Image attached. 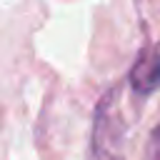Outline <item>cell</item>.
Listing matches in <instances>:
<instances>
[{
    "label": "cell",
    "mask_w": 160,
    "mask_h": 160,
    "mask_svg": "<svg viewBox=\"0 0 160 160\" xmlns=\"http://www.w3.org/2000/svg\"><path fill=\"white\" fill-rule=\"evenodd\" d=\"M120 138H122V125L120 115L115 108V92L105 95L98 115H95V132H92V152L98 160H120Z\"/></svg>",
    "instance_id": "cell-1"
},
{
    "label": "cell",
    "mask_w": 160,
    "mask_h": 160,
    "mask_svg": "<svg viewBox=\"0 0 160 160\" xmlns=\"http://www.w3.org/2000/svg\"><path fill=\"white\" fill-rule=\"evenodd\" d=\"M148 160H160V130H155L150 148H148Z\"/></svg>",
    "instance_id": "cell-3"
},
{
    "label": "cell",
    "mask_w": 160,
    "mask_h": 160,
    "mask_svg": "<svg viewBox=\"0 0 160 160\" xmlns=\"http://www.w3.org/2000/svg\"><path fill=\"white\" fill-rule=\"evenodd\" d=\"M128 82L138 95H150L160 88V50L158 48L148 45L138 55V60L130 68Z\"/></svg>",
    "instance_id": "cell-2"
}]
</instances>
